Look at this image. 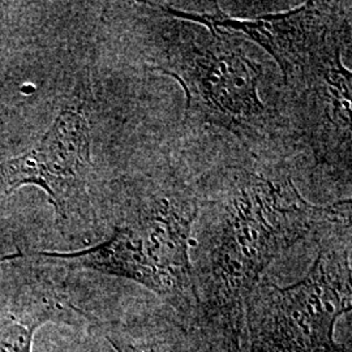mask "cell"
Instances as JSON below:
<instances>
[{
    "mask_svg": "<svg viewBox=\"0 0 352 352\" xmlns=\"http://www.w3.org/2000/svg\"><path fill=\"white\" fill-rule=\"evenodd\" d=\"M193 325L222 352H245V309L265 270L302 240L322 239L350 226L351 201L316 206L289 176L228 166L202 177Z\"/></svg>",
    "mask_w": 352,
    "mask_h": 352,
    "instance_id": "cell-1",
    "label": "cell"
},
{
    "mask_svg": "<svg viewBox=\"0 0 352 352\" xmlns=\"http://www.w3.org/2000/svg\"><path fill=\"white\" fill-rule=\"evenodd\" d=\"M141 20L151 71L186 93V119L225 129L243 142L265 139L270 115L260 97L263 67L239 33L173 17L146 6Z\"/></svg>",
    "mask_w": 352,
    "mask_h": 352,
    "instance_id": "cell-2",
    "label": "cell"
},
{
    "mask_svg": "<svg viewBox=\"0 0 352 352\" xmlns=\"http://www.w3.org/2000/svg\"><path fill=\"white\" fill-rule=\"evenodd\" d=\"M302 280L260 282L245 309V352H317L336 343L340 316L351 311V227L330 232Z\"/></svg>",
    "mask_w": 352,
    "mask_h": 352,
    "instance_id": "cell-3",
    "label": "cell"
},
{
    "mask_svg": "<svg viewBox=\"0 0 352 352\" xmlns=\"http://www.w3.org/2000/svg\"><path fill=\"white\" fill-rule=\"evenodd\" d=\"M162 12L202 25L239 33L263 47L276 62L289 87L351 43V7L346 3L307 1L287 12L252 20L228 16L219 6L212 12H186L160 4Z\"/></svg>",
    "mask_w": 352,
    "mask_h": 352,
    "instance_id": "cell-4",
    "label": "cell"
},
{
    "mask_svg": "<svg viewBox=\"0 0 352 352\" xmlns=\"http://www.w3.org/2000/svg\"><path fill=\"white\" fill-rule=\"evenodd\" d=\"M197 196L166 179L149 183L136 205L131 228L154 278V295L182 320L193 324L197 296L190 258Z\"/></svg>",
    "mask_w": 352,
    "mask_h": 352,
    "instance_id": "cell-5",
    "label": "cell"
},
{
    "mask_svg": "<svg viewBox=\"0 0 352 352\" xmlns=\"http://www.w3.org/2000/svg\"><path fill=\"white\" fill-rule=\"evenodd\" d=\"M91 164L88 119L80 110L67 109L33 149L0 162V188L6 193L25 184L45 189L56 215L65 222L68 202L84 190Z\"/></svg>",
    "mask_w": 352,
    "mask_h": 352,
    "instance_id": "cell-6",
    "label": "cell"
},
{
    "mask_svg": "<svg viewBox=\"0 0 352 352\" xmlns=\"http://www.w3.org/2000/svg\"><path fill=\"white\" fill-rule=\"evenodd\" d=\"M336 54L289 87L304 100V129L317 164L351 171L352 75Z\"/></svg>",
    "mask_w": 352,
    "mask_h": 352,
    "instance_id": "cell-7",
    "label": "cell"
},
{
    "mask_svg": "<svg viewBox=\"0 0 352 352\" xmlns=\"http://www.w3.org/2000/svg\"><path fill=\"white\" fill-rule=\"evenodd\" d=\"M98 320L47 283L26 286L0 302V352H33L38 329L49 322L94 327Z\"/></svg>",
    "mask_w": 352,
    "mask_h": 352,
    "instance_id": "cell-8",
    "label": "cell"
},
{
    "mask_svg": "<svg viewBox=\"0 0 352 352\" xmlns=\"http://www.w3.org/2000/svg\"><path fill=\"white\" fill-rule=\"evenodd\" d=\"M96 327L115 352H222L199 327L170 312L101 320Z\"/></svg>",
    "mask_w": 352,
    "mask_h": 352,
    "instance_id": "cell-9",
    "label": "cell"
},
{
    "mask_svg": "<svg viewBox=\"0 0 352 352\" xmlns=\"http://www.w3.org/2000/svg\"><path fill=\"white\" fill-rule=\"evenodd\" d=\"M317 352H351V347L349 346H344V344H338V343H334L329 347H325L322 350H318Z\"/></svg>",
    "mask_w": 352,
    "mask_h": 352,
    "instance_id": "cell-10",
    "label": "cell"
}]
</instances>
